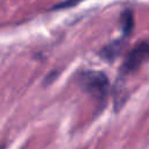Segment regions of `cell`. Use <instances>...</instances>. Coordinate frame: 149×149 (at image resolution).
Listing matches in <instances>:
<instances>
[{"mask_svg":"<svg viewBox=\"0 0 149 149\" xmlns=\"http://www.w3.org/2000/svg\"><path fill=\"white\" fill-rule=\"evenodd\" d=\"M80 88L88 93L98 101H105L109 90V81L106 74L101 71L86 70L79 73L77 78Z\"/></svg>","mask_w":149,"mask_h":149,"instance_id":"6da1fadb","label":"cell"},{"mask_svg":"<svg viewBox=\"0 0 149 149\" xmlns=\"http://www.w3.org/2000/svg\"><path fill=\"white\" fill-rule=\"evenodd\" d=\"M147 58H149V42L143 41L137 43L127 55L122 63L121 71L123 73H129L136 70Z\"/></svg>","mask_w":149,"mask_h":149,"instance_id":"7a4b0ae2","label":"cell"},{"mask_svg":"<svg viewBox=\"0 0 149 149\" xmlns=\"http://www.w3.org/2000/svg\"><path fill=\"white\" fill-rule=\"evenodd\" d=\"M121 17H122V30L125 34H129L133 29V22H134L133 13L130 10H125Z\"/></svg>","mask_w":149,"mask_h":149,"instance_id":"3957f363","label":"cell"},{"mask_svg":"<svg viewBox=\"0 0 149 149\" xmlns=\"http://www.w3.org/2000/svg\"><path fill=\"white\" fill-rule=\"evenodd\" d=\"M74 5V2H63V3H59V5H55L52 8H59V7H69V6H72Z\"/></svg>","mask_w":149,"mask_h":149,"instance_id":"277c9868","label":"cell"}]
</instances>
